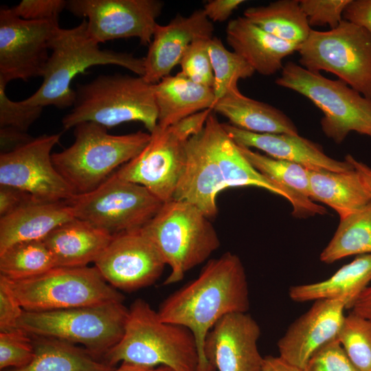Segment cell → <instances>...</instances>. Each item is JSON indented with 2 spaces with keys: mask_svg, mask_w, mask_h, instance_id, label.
<instances>
[{
  "mask_svg": "<svg viewBox=\"0 0 371 371\" xmlns=\"http://www.w3.org/2000/svg\"><path fill=\"white\" fill-rule=\"evenodd\" d=\"M71 110L62 119L67 131L91 122L111 128L124 122H142L150 133L157 126L153 84L143 76L100 75L78 85Z\"/></svg>",
  "mask_w": 371,
  "mask_h": 371,
  "instance_id": "obj_4",
  "label": "cell"
},
{
  "mask_svg": "<svg viewBox=\"0 0 371 371\" xmlns=\"http://www.w3.org/2000/svg\"><path fill=\"white\" fill-rule=\"evenodd\" d=\"M34 199L30 194L21 189L0 185V217L11 213Z\"/></svg>",
  "mask_w": 371,
  "mask_h": 371,
  "instance_id": "obj_44",
  "label": "cell"
},
{
  "mask_svg": "<svg viewBox=\"0 0 371 371\" xmlns=\"http://www.w3.org/2000/svg\"><path fill=\"white\" fill-rule=\"evenodd\" d=\"M66 4L67 1L63 0H23L10 9L25 20L58 23L59 15Z\"/></svg>",
  "mask_w": 371,
  "mask_h": 371,
  "instance_id": "obj_42",
  "label": "cell"
},
{
  "mask_svg": "<svg viewBox=\"0 0 371 371\" xmlns=\"http://www.w3.org/2000/svg\"><path fill=\"white\" fill-rule=\"evenodd\" d=\"M23 309L5 279L0 276V332L17 328Z\"/></svg>",
  "mask_w": 371,
  "mask_h": 371,
  "instance_id": "obj_43",
  "label": "cell"
},
{
  "mask_svg": "<svg viewBox=\"0 0 371 371\" xmlns=\"http://www.w3.org/2000/svg\"><path fill=\"white\" fill-rule=\"evenodd\" d=\"M346 308V303L341 300L314 301L278 340L279 356L302 370L315 351L337 339Z\"/></svg>",
  "mask_w": 371,
  "mask_h": 371,
  "instance_id": "obj_18",
  "label": "cell"
},
{
  "mask_svg": "<svg viewBox=\"0 0 371 371\" xmlns=\"http://www.w3.org/2000/svg\"><path fill=\"white\" fill-rule=\"evenodd\" d=\"M212 111L213 109H207L195 113L179 120L171 126L182 138L188 140L203 130L207 119Z\"/></svg>",
  "mask_w": 371,
  "mask_h": 371,
  "instance_id": "obj_46",
  "label": "cell"
},
{
  "mask_svg": "<svg viewBox=\"0 0 371 371\" xmlns=\"http://www.w3.org/2000/svg\"><path fill=\"white\" fill-rule=\"evenodd\" d=\"M58 23L16 16L10 8L0 9V78L27 81L43 76L49 57L50 41Z\"/></svg>",
  "mask_w": 371,
  "mask_h": 371,
  "instance_id": "obj_14",
  "label": "cell"
},
{
  "mask_svg": "<svg viewBox=\"0 0 371 371\" xmlns=\"http://www.w3.org/2000/svg\"><path fill=\"white\" fill-rule=\"evenodd\" d=\"M135 158L115 172L120 178L145 187L163 203L172 199L186 160V144L170 126H158Z\"/></svg>",
  "mask_w": 371,
  "mask_h": 371,
  "instance_id": "obj_15",
  "label": "cell"
},
{
  "mask_svg": "<svg viewBox=\"0 0 371 371\" xmlns=\"http://www.w3.org/2000/svg\"><path fill=\"white\" fill-rule=\"evenodd\" d=\"M214 26L203 9L188 16L177 14L168 24H157L144 59V78L156 84L180 64L189 45L199 38L213 37Z\"/></svg>",
  "mask_w": 371,
  "mask_h": 371,
  "instance_id": "obj_19",
  "label": "cell"
},
{
  "mask_svg": "<svg viewBox=\"0 0 371 371\" xmlns=\"http://www.w3.org/2000/svg\"><path fill=\"white\" fill-rule=\"evenodd\" d=\"M249 308L247 275L240 258L231 252L207 261L195 279L168 296L157 311L166 322L193 334L199 350L197 371H216L204 355L205 337L223 317Z\"/></svg>",
  "mask_w": 371,
  "mask_h": 371,
  "instance_id": "obj_1",
  "label": "cell"
},
{
  "mask_svg": "<svg viewBox=\"0 0 371 371\" xmlns=\"http://www.w3.org/2000/svg\"><path fill=\"white\" fill-rule=\"evenodd\" d=\"M276 83L309 99L323 113L324 134L337 144L351 131L371 137V98L341 80H331L319 72L288 62Z\"/></svg>",
  "mask_w": 371,
  "mask_h": 371,
  "instance_id": "obj_8",
  "label": "cell"
},
{
  "mask_svg": "<svg viewBox=\"0 0 371 371\" xmlns=\"http://www.w3.org/2000/svg\"><path fill=\"white\" fill-rule=\"evenodd\" d=\"M31 336L34 348L32 361L23 368L3 371H112L115 368L74 344Z\"/></svg>",
  "mask_w": 371,
  "mask_h": 371,
  "instance_id": "obj_31",
  "label": "cell"
},
{
  "mask_svg": "<svg viewBox=\"0 0 371 371\" xmlns=\"http://www.w3.org/2000/svg\"><path fill=\"white\" fill-rule=\"evenodd\" d=\"M229 124L256 133L299 135L293 121L278 109L244 95L237 88L229 91L213 108Z\"/></svg>",
  "mask_w": 371,
  "mask_h": 371,
  "instance_id": "obj_28",
  "label": "cell"
},
{
  "mask_svg": "<svg viewBox=\"0 0 371 371\" xmlns=\"http://www.w3.org/2000/svg\"><path fill=\"white\" fill-rule=\"evenodd\" d=\"M260 328L247 313H233L220 319L207 333L204 355L218 371H260L263 363L258 341Z\"/></svg>",
  "mask_w": 371,
  "mask_h": 371,
  "instance_id": "obj_17",
  "label": "cell"
},
{
  "mask_svg": "<svg viewBox=\"0 0 371 371\" xmlns=\"http://www.w3.org/2000/svg\"><path fill=\"white\" fill-rule=\"evenodd\" d=\"M163 8L159 0H69L65 9L87 19V32L98 44L135 37L149 46Z\"/></svg>",
  "mask_w": 371,
  "mask_h": 371,
  "instance_id": "obj_12",
  "label": "cell"
},
{
  "mask_svg": "<svg viewBox=\"0 0 371 371\" xmlns=\"http://www.w3.org/2000/svg\"><path fill=\"white\" fill-rule=\"evenodd\" d=\"M115 367L126 362L145 367L166 366L175 371H197L199 355L192 332L162 321L142 299L128 308L124 334L102 358Z\"/></svg>",
  "mask_w": 371,
  "mask_h": 371,
  "instance_id": "obj_2",
  "label": "cell"
},
{
  "mask_svg": "<svg viewBox=\"0 0 371 371\" xmlns=\"http://www.w3.org/2000/svg\"><path fill=\"white\" fill-rule=\"evenodd\" d=\"M260 371H302V370L290 364L280 356H267L264 357Z\"/></svg>",
  "mask_w": 371,
  "mask_h": 371,
  "instance_id": "obj_50",
  "label": "cell"
},
{
  "mask_svg": "<svg viewBox=\"0 0 371 371\" xmlns=\"http://www.w3.org/2000/svg\"><path fill=\"white\" fill-rule=\"evenodd\" d=\"M155 368L122 362L118 368H115L112 371H155Z\"/></svg>",
  "mask_w": 371,
  "mask_h": 371,
  "instance_id": "obj_52",
  "label": "cell"
},
{
  "mask_svg": "<svg viewBox=\"0 0 371 371\" xmlns=\"http://www.w3.org/2000/svg\"><path fill=\"white\" fill-rule=\"evenodd\" d=\"M60 133L43 135L23 146L0 154V185L10 186L43 201H65L75 194L58 172L51 151Z\"/></svg>",
  "mask_w": 371,
  "mask_h": 371,
  "instance_id": "obj_13",
  "label": "cell"
},
{
  "mask_svg": "<svg viewBox=\"0 0 371 371\" xmlns=\"http://www.w3.org/2000/svg\"><path fill=\"white\" fill-rule=\"evenodd\" d=\"M73 218L65 201L34 199L0 217V252L19 242L43 240L56 227Z\"/></svg>",
  "mask_w": 371,
  "mask_h": 371,
  "instance_id": "obj_23",
  "label": "cell"
},
{
  "mask_svg": "<svg viewBox=\"0 0 371 371\" xmlns=\"http://www.w3.org/2000/svg\"><path fill=\"white\" fill-rule=\"evenodd\" d=\"M158 111L157 126L168 128L179 120L207 109H213V89L194 82L181 72L153 85Z\"/></svg>",
  "mask_w": 371,
  "mask_h": 371,
  "instance_id": "obj_26",
  "label": "cell"
},
{
  "mask_svg": "<svg viewBox=\"0 0 371 371\" xmlns=\"http://www.w3.org/2000/svg\"><path fill=\"white\" fill-rule=\"evenodd\" d=\"M56 267L43 240L15 243L0 252V276L11 280L41 275Z\"/></svg>",
  "mask_w": 371,
  "mask_h": 371,
  "instance_id": "obj_34",
  "label": "cell"
},
{
  "mask_svg": "<svg viewBox=\"0 0 371 371\" xmlns=\"http://www.w3.org/2000/svg\"><path fill=\"white\" fill-rule=\"evenodd\" d=\"M343 19L363 27L371 35V0H350Z\"/></svg>",
  "mask_w": 371,
  "mask_h": 371,
  "instance_id": "obj_45",
  "label": "cell"
},
{
  "mask_svg": "<svg viewBox=\"0 0 371 371\" xmlns=\"http://www.w3.org/2000/svg\"><path fill=\"white\" fill-rule=\"evenodd\" d=\"M371 254V203L340 218L333 238L319 256L322 262L331 264L353 255Z\"/></svg>",
  "mask_w": 371,
  "mask_h": 371,
  "instance_id": "obj_33",
  "label": "cell"
},
{
  "mask_svg": "<svg viewBox=\"0 0 371 371\" xmlns=\"http://www.w3.org/2000/svg\"><path fill=\"white\" fill-rule=\"evenodd\" d=\"M244 2L243 0H210L205 4L203 10L211 21L223 22Z\"/></svg>",
  "mask_w": 371,
  "mask_h": 371,
  "instance_id": "obj_48",
  "label": "cell"
},
{
  "mask_svg": "<svg viewBox=\"0 0 371 371\" xmlns=\"http://www.w3.org/2000/svg\"><path fill=\"white\" fill-rule=\"evenodd\" d=\"M222 126L237 145L256 148L274 159L298 164L308 170L347 172L354 169L349 161L331 158L320 146L299 135L256 133L229 123H222Z\"/></svg>",
  "mask_w": 371,
  "mask_h": 371,
  "instance_id": "obj_21",
  "label": "cell"
},
{
  "mask_svg": "<svg viewBox=\"0 0 371 371\" xmlns=\"http://www.w3.org/2000/svg\"><path fill=\"white\" fill-rule=\"evenodd\" d=\"M308 176L311 199L333 208L340 218L371 203V196L355 168L347 172L308 170Z\"/></svg>",
  "mask_w": 371,
  "mask_h": 371,
  "instance_id": "obj_30",
  "label": "cell"
},
{
  "mask_svg": "<svg viewBox=\"0 0 371 371\" xmlns=\"http://www.w3.org/2000/svg\"><path fill=\"white\" fill-rule=\"evenodd\" d=\"M34 348L30 335L16 328L0 332V370L18 369L33 359Z\"/></svg>",
  "mask_w": 371,
  "mask_h": 371,
  "instance_id": "obj_37",
  "label": "cell"
},
{
  "mask_svg": "<svg viewBox=\"0 0 371 371\" xmlns=\"http://www.w3.org/2000/svg\"><path fill=\"white\" fill-rule=\"evenodd\" d=\"M155 371H175V370L166 366H159L155 368Z\"/></svg>",
  "mask_w": 371,
  "mask_h": 371,
  "instance_id": "obj_53",
  "label": "cell"
},
{
  "mask_svg": "<svg viewBox=\"0 0 371 371\" xmlns=\"http://www.w3.org/2000/svg\"><path fill=\"white\" fill-rule=\"evenodd\" d=\"M34 137L27 132L11 126H4L0 128V149L1 153L14 151L27 143Z\"/></svg>",
  "mask_w": 371,
  "mask_h": 371,
  "instance_id": "obj_47",
  "label": "cell"
},
{
  "mask_svg": "<svg viewBox=\"0 0 371 371\" xmlns=\"http://www.w3.org/2000/svg\"><path fill=\"white\" fill-rule=\"evenodd\" d=\"M128 314L123 302L47 311L23 310L16 326L30 335L81 344L102 359L121 339Z\"/></svg>",
  "mask_w": 371,
  "mask_h": 371,
  "instance_id": "obj_7",
  "label": "cell"
},
{
  "mask_svg": "<svg viewBox=\"0 0 371 371\" xmlns=\"http://www.w3.org/2000/svg\"><path fill=\"white\" fill-rule=\"evenodd\" d=\"M94 264L109 284L124 291L153 284L166 265L141 229L113 236Z\"/></svg>",
  "mask_w": 371,
  "mask_h": 371,
  "instance_id": "obj_16",
  "label": "cell"
},
{
  "mask_svg": "<svg viewBox=\"0 0 371 371\" xmlns=\"http://www.w3.org/2000/svg\"><path fill=\"white\" fill-rule=\"evenodd\" d=\"M3 278L25 311L61 310L124 300L95 267H56L27 279Z\"/></svg>",
  "mask_w": 371,
  "mask_h": 371,
  "instance_id": "obj_9",
  "label": "cell"
},
{
  "mask_svg": "<svg viewBox=\"0 0 371 371\" xmlns=\"http://www.w3.org/2000/svg\"><path fill=\"white\" fill-rule=\"evenodd\" d=\"M351 308L354 313L371 321V286L363 290Z\"/></svg>",
  "mask_w": 371,
  "mask_h": 371,
  "instance_id": "obj_49",
  "label": "cell"
},
{
  "mask_svg": "<svg viewBox=\"0 0 371 371\" xmlns=\"http://www.w3.org/2000/svg\"><path fill=\"white\" fill-rule=\"evenodd\" d=\"M74 218L112 236L140 230L164 203L145 187L113 172L98 187L65 201Z\"/></svg>",
  "mask_w": 371,
  "mask_h": 371,
  "instance_id": "obj_10",
  "label": "cell"
},
{
  "mask_svg": "<svg viewBox=\"0 0 371 371\" xmlns=\"http://www.w3.org/2000/svg\"><path fill=\"white\" fill-rule=\"evenodd\" d=\"M226 39L235 53L263 76L282 70L284 58L297 52L300 46L270 34L244 16L228 23Z\"/></svg>",
  "mask_w": 371,
  "mask_h": 371,
  "instance_id": "obj_22",
  "label": "cell"
},
{
  "mask_svg": "<svg viewBox=\"0 0 371 371\" xmlns=\"http://www.w3.org/2000/svg\"><path fill=\"white\" fill-rule=\"evenodd\" d=\"M243 16L270 34L292 43L301 45L312 30L299 0H278L267 5L249 7Z\"/></svg>",
  "mask_w": 371,
  "mask_h": 371,
  "instance_id": "obj_32",
  "label": "cell"
},
{
  "mask_svg": "<svg viewBox=\"0 0 371 371\" xmlns=\"http://www.w3.org/2000/svg\"><path fill=\"white\" fill-rule=\"evenodd\" d=\"M225 188L203 128L187 142L186 164L172 199L194 205L210 218L218 213L216 196Z\"/></svg>",
  "mask_w": 371,
  "mask_h": 371,
  "instance_id": "obj_20",
  "label": "cell"
},
{
  "mask_svg": "<svg viewBox=\"0 0 371 371\" xmlns=\"http://www.w3.org/2000/svg\"><path fill=\"white\" fill-rule=\"evenodd\" d=\"M50 51L43 82L34 94L23 100L27 104L43 108L50 105L58 109L72 106L76 91L71 87V81L95 65H117L138 76L144 75V58L101 49L87 32V20L73 28L57 27L50 41Z\"/></svg>",
  "mask_w": 371,
  "mask_h": 371,
  "instance_id": "obj_3",
  "label": "cell"
},
{
  "mask_svg": "<svg viewBox=\"0 0 371 371\" xmlns=\"http://www.w3.org/2000/svg\"><path fill=\"white\" fill-rule=\"evenodd\" d=\"M371 282V254L358 256L328 279L290 287L289 295L296 302L341 300L351 308Z\"/></svg>",
  "mask_w": 371,
  "mask_h": 371,
  "instance_id": "obj_29",
  "label": "cell"
},
{
  "mask_svg": "<svg viewBox=\"0 0 371 371\" xmlns=\"http://www.w3.org/2000/svg\"><path fill=\"white\" fill-rule=\"evenodd\" d=\"M337 339L359 371H371V321L351 311L345 316Z\"/></svg>",
  "mask_w": 371,
  "mask_h": 371,
  "instance_id": "obj_36",
  "label": "cell"
},
{
  "mask_svg": "<svg viewBox=\"0 0 371 371\" xmlns=\"http://www.w3.org/2000/svg\"><path fill=\"white\" fill-rule=\"evenodd\" d=\"M297 52L302 67L330 72L371 98V35L363 27L343 19L330 30H312Z\"/></svg>",
  "mask_w": 371,
  "mask_h": 371,
  "instance_id": "obj_11",
  "label": "cell"
},
{
  "mask_svg": "<svg viewBox=\"0 0 371 371\" xmlns=\"http://www.w3.org/2000/svg\"><path fill=\"white\" fill-rule=\"evenodd\" d=\"M237 146L243 156L259 172L289 194L293 207L292 214L295 217L305 218L326 212L324 207L311 199L308 169L298 164L274 159L249 148Z\"/></svg>",
  "mask_w": 371,
  "mask_h": 371,
  "instance_id": "obj_27",
  "label": "cell"
},
{
  "mask_svg": "<svg viewBox=\"0 0 371 371\" xmlns=\"http://www.w3.org/2000/svg\"><path fill=\"white\" fill-rule=\"evenodd\" d=\"M345 159L349 161L359 174L366 190L371 196V168L366 164L357 160L350 155H346Z\"/></svg>",
  "mask_w": 371,
  "mask_h": 371,
  "instance_id": "obj_51",
  "label": "cell"
},
{
  "mask_svg": "<svg viewBox=\"0 0 371 371\" xmlns=\"http://www.w3.org/2000/svg\"><path fill=\"white\" fill-rule=\"evenodd\" d=\"M8 82L0 78V126H11L27 132L41 116L43 107L11 100L5 93Z\"/></svg>",
  "mask_w": 371,
  "mask_h": 371,
  "instance_id": "obj_39",
  "label": "cell"
},
{
  "mask_svg": "<svg viewBox=\"0 0 371 371\" xmlns=\"http://www.w3.org/2000/svg\"><path fill=\"white\" fill-rule=\"evenodd\" d=\"M302 371H359L348 358L337 339L315 351Z\"/></svg>",
  "mask_w": 371,
  "mask_h": 371,
  "instance_id": "obj_40",
  "label": "cell"
},
{
  "mask_svg": "<svg viewBox=\"0 0 371 371\" xmlns=\"http://www.w3.org/2000/svg\"><path fill=\"white\" fill-rule=\"evenodd\" d=\"M210 39L199 38L189 45L181 60L180 72L195 83L212 88L214 73L208 52Z\"/></svg>",
  "mask_w": 371,
  "mask_h": 371,
  "instance_id": "obj_38",
  "label": "cell"
},
{
  "mask_svg": "<svg viewBox=\"0 0 371 371\" xmlns=\"http://www.w3.org/2000/svg\"><path fill=\"white\" fill-rule=\"evenodd\" d=\"M74 142L52 154L53 165L76 194L93 190L113 172L137 156L148 144L150 133L115 135L107 128L87 122L74 126Z\"/></svg>",
  "mask_w": 371,
  "mask_h": 371,
  "instance_id": "obj_5",
  "label": "cell"
},
{
  "mask_svg": "<svg viewBox=\"0 0 371 371\" xmlns=\"http://www.w3.org/2000/svg\"><path fill=\"white\" fill-rule=\"evenodd\" d=\"M204 131L227 188L256 186L278 194L290 202L289 194L281 187L259 172L243 156L214 111L207 119Z\"/></svg>",
  "mask_w": 371,
  "mask_h": 371,
  "instance_id": "obj_25",
  "label": "cell"
},
{
  "mask_svg": "<svg viewBox=\"0 0 371 371\" xmlns=\"http://www.w3.org/2000/svg\"><path fill=\"white\" fill-rule=\"evenodd\" d=\"M141 232L170 267L164 285L182 280L188 271L206 261L220 247L210 218L185 201L172 199L164 203Z\"/></svg>",
  "mask_w": 371,
  "mask_h": 371,
  "instance_id": "obj_6",
  "label": "cell"
},
{
  "mask_svg": "<svg viewBox=\"0 0 371 371\" xmlns=\"http://www.w3.org/2000/svg\"><path fill=\"white\" fill-rule=\"evenodd\" d=\"M311 26L335 28L343 20V13L350 0H299Z\"/></svg>",
  "mask_w": 371,
  "mask_h": 371,
  "instance_id": "obj_41",
  "label": "cell"
},
{
  "mask_svg": "<svg viewBox=\"0 0 371 371\" xmlns=\"http://www.w3.org/2000/svg\"><path fill=\"white\" fill-rule=\"evenodd\" d=\"M208 52L214 73L212 89L216 104L229 91L238 87L240 79L249 78L255 71L241 56L229 51L218 38L213 36L210 40Z\"/></svg>",
  "mask_w": 371,
  "mask_h": 371,
  "instance_id": "obj_35",
  "label": "cell"
},
{
  "mask_svg": "<svg viewBox=\"0 0 371 371\" xmlns=\"http://www.w3.org/2000/svg\"><path fill=\"white\" fill-rule=\"evenodd\" d=\"M113 236L86 221L74 218L53 229L43 241L55 267H86L95 262Z\"/></svg>",
  "mask_w": 371,
  "mask_h": 371,
  "instance_id": "obj_24",
  "label": "cell"
}]
</instances>
